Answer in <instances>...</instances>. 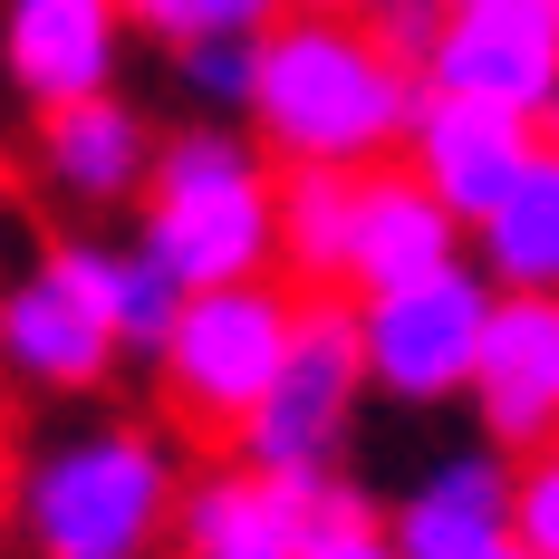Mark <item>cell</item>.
<instances>
[{"label": "cell", "mask_w": 559, "mask_h": 559, "mask_svg": "<svg viewBox=\"0 0 559 559\" xmlns=\"http://www.w3.org/2000/svg\"><path fill=\"white\" fill-rule=\"evenodd\" d=\"M425 68L377 39V20L347 10H280L251 39V107L241 126L271 145V165H386L415 135Z\"/></svg>", "instance_id": "obj_1"}, {"label": "cell", "mask_w": 559, "mask_h": 559, "mask_svg": "<svg viewBox=\"0 0 559 559\" xmlns=\"http://www.w3.org/2000/svg\"><path fill=\"white\" fill-rule=\"evenodd\" d=\"M183 453L145 415H87L20 453L10 531L29 559H165L183 521Z\"/></svg>", "instance_id": "obj_2"}, {"label": "cell", "mask_w": 559, "mask_h": 559, "mask_svg": "<svg viewBox=\"0 0 559 559\" xmlns=\"http://www.w3.org/2000/svg\"><path fill=\"white\" fill-rule=\"evenodd\" d=\"M135 241L165 261L183 289L280 271V165L241 116H193L165 126L155 174L135 193Z\"/></svg>", "instance_id": "obj_3"}, {"label": "cell", "mask_w": 559, "mask_h": 559, "mask_svg": "<svg viewBox=\"0 0 559 559\" xmlns=\"http://www.w3.org/2000/svg\"><path fill=\"white\" fill-rule=\"evenodd\" d=\"M289 329H299V280H280V271L213 280V289H183L174 337L145 377H155V395H165V415L183 435L231 444L251 425V405L271 395L280 357H289Z\"/></svg>", "instance_id": "obj_4"}, {"label": "cell", "mask_w": 559, "mask_h": 559, "mask_svg": "<svg viewBox=\"0 0 559 559\" xmlns=\"http://www.w3.org/2000/svg\"><path fill=\"white\" fill-rule=\"evenodd\" d=\"M367 337H357V299L347 289H299V329H289V357H280L271 395L251 405V425L231 435L241 463H261V473H289V483H319L337 473V453L357 435V415H367Z\"/></svg>", "instance_id": "obj_5"}, {"label": "cell", "mask_w": 559, "mask_h": 559, "mask_svg": "<svg viewBox=\"0 0 559 559\" xmlns=\"http://www.w3.org/2000/svg\"><path fill=\"white\" fill-rule=\"evenodd\" d=\"M492 299H502V280L483 271L473 251L444 261V271H425V280L367 289V299H357V337H367V377H377V395L405 405V415L463 405V395H473V367H483Z\"/></svg>", "instance_id": "obj_6"}, {"label": "cell", "mask_w": 559, "mask_h": 559, "mask_svg": "<svg viewBox=\"0 0 559 559\" xmlns=\"http://www.w3.org/2000/svg\"><path fill=\"white\" fill-rule=\"evenodd\" d=\"M116 367H126V337L107 329V309L58 271L49 251L0 289V377H10L20 395L78 405V395H107Z\"/></svg>", "instance_id": "obj_7"}, {"label": "cell", "mask_w": 559, "mask_h": 559, "mask_svg": "<svg viewBox=\"0 0 559 559\" xmlns=\"http://www.w3.org/2000/svg\"><path fill=\"white\" fill-rule=\"evenodd\" d=\"M425 87L540 126V107L559 97V0H444Z\"/></svg>", "instance_id": "obj_8"}, {"label": "cell", "mask_w": 559, "mask_h": 559, "mask_svg": "<svg viewBox=\"0 0 559 559\" xmlns=\"http://www.w3.org/2000/svg\"><path fill=\"white\" fill-rule=\"evenodd\" d=\"M155 145H165L155 116L126 87L68 97V107H29V174L68 213H135V193L155 174Z\"/></svg>", "instance_id": "obj_9"}, {"label": "cell", "mask_w": 559, "mask_h": 559, "mask_svg": "<svg viewBox=\"0 0 559 559\" xmlns=\"http://www.w3.org/2000/svg\"><path fill=\"white\" fill-rule=\"evenodd\" d=\"M463 415L511 463L559 444V289H502L492 299V329H483V367H473Z\"/></svg>", "instance_id": "obj_10"}, {"label": "cell", "mask_w": 559, "mask_h": 559, "mask_svg": "<svg viewBox=\"0 0 559 559\" xmlns=\"http://www.w3.org/2000/svg\"><path fill=\"white\" fill-rule=\"evenodd\" d=\"M126 39H135L126 0H0V78L20 107H68L116 87Z\"/></svg>", "instance_id": "obj_11"}, {"label": "cell", "mask_w": 559, "mask_h": 559, "mask_svg": "<svg viewBox=\"0 0 559 559\" xmlns=\"http://www.w3.org/2000/svg\"><path fill=\"white\" fill-rule=\"evenodd\" d=\"M473 251V223L453 213L444 193L425 183V174L386 155V165L357 174V223H347V299H367V289H395V280H425L463 261Z\"/></svg>", "instance_id": "obj_12"}, {"label": "cell", "mask_w": 559, "mask_h": 559, "mask_svg": "<svg viewBox=\"0 0 559 559\" xmlns=\"http://www.w3.org/2000/svg\"><path fill=\"white\" fill-rule=\"evenodd\" d=\"M531 155H540V126H531V116L473 107V97H444V87H425L415 135H405V165L425 174V183L444 193L463 223H483L511 183L531 174Z\"/></svg>", "instance_id": "obj_13"}, {"label": "cell", "mask_w": 559, "mask_h": 559, "mask_svg": "<svg viewBox=\"0 0 559 559\" xmlns=\"http://www.w3.org/2000/svg\"><path fill=\"white\" fill-rule=\"evenodd\" d=\"M174 550L183 559H309V483L223 453L183 483Z\"/></svg>", "instance_id": "obj_14"}, {"label": "cell", "mask_w": 559, "mask_h": 559, "mask_svg": "<svg viewBox=\"0 0 559 559\" xmlns=\"http://www.w3.org/2000/svg\"><path fill=\"white\" fill-rule=\"evenodd\" d=\"M405 559H483L492 540H511V453L502 444H453L435 453L386 511Z\"/></svg>", "instance_id": "obj_15"}, {"label": "cell", "mask_w": 559, "mask_h": 559, "mask_svg": "<svg viewBox=\"0 0 559 559\" xmlns=\"http://www.w3.org/2000/svg\"><path fill=\"white\" fill-rule=\"evenodd\" d=\"M49 261L97 309H107V329L126 337V367H155L165 357V337H174V309H183V280L126 231V241H97V231H68V241H49Z\"/></svg>", "instance_id": "obj_16"}, {"label": "cell", "mask_w": 559, "mask_h": 559, "mask_svg": "<svg viewBox=\"0 0 559 559\" xmlns=\"http://www.w3.org/2000/svg\"><path fill=\"white\" fill-rule=\"evenodd\" d=\"M367 165H280V280L347 289V223Z\"/></svg>", "instance_id": "obj_17"}, {"label": "cell", "mask_w": 559, "mask_h": 559, "mask_svg": "<svg viewBox=\"0 0 559 559\" xmlns=\"http://www.w3.org/2000/svg\"><path fill=\"white\" fill-rule=\"evenodd\" d=\"M473 261L502 289H559V145L540 135L531 174L473 223Z\"/></svg>", "instance_id": "obj_18"}, {"label": "cell", "mask_w": 559, "mask_h": 559, "mask_svg": "<svg viewBox=\"0 0 559 559\" xmlns=\"http://www.w3.org/2000/svg\"><path fill=\"white\" fill-rule=\"evenodd\" d=\"M135 10V39H155V49H193V39H261L289 0H126Z\"/></svg>", "instance_id": "obj_19"}, {"label": "cell", "mask_w": 559, "mask_h": 559, "mask_svg": "<svg viewBox=\"0 0 559 559\" xmlns=\"http://www.w3.org/2000/svg\"><path fill=\"white\" fill-rule=\"evenodd\" d=\"M309 559H405L386 531V511L367 502L347 473H319L309 483Z\"/></svg>", "instance_id": "obj_20"}, {"label": "cell", "mask_w": 559, "mask_h": 559, "mask_svg": "<svg viewBox=\"0 0 559 559\" xmlns=\"http://www.w3.org/2000/svg\"><path fill=\"white\" fill-rule=\"evenodd\" d=\"M174 87L203 116H241L251 107V39H193V49H174Z\"/></svg>", "instance_id": "obj_21"}, {"label": "cell", "mask_w": 559, "mask_h": 559, "mask_svg": "<svg viewBox=\"0 0 559 559\" xmlns=\"http://www.w3.org/2000/svg\"><path fill=\"white\" fill-rule=\"evenodd\" d=\"M511 531L531 559H559V444L511 463Z\"/></svg>", "instance_id": "obj_22"}, {"label": "cell", "mask_w": 559, "mask_h": 559, "mask_svg": "<svg viewBox=\"0 0 559 559\" xmlns=\"http://www.w3.org/2000/svg\"><path fill=\"white\" fill-rule=\"evenodd\" d=\"M367 20H377V39H386L395 58L425 68V58H435V29H444V0H377Z\"/></svg>", "instance_id": "obj_23"}, {"label": "cell", "mask_w": 559, "mask_h": 559, "mask_svg": "<svg viewBox=\"0 0 559 559\" xmlns=\"http://www.w3.org/2000/svg\"><path fill=\"white\" fill-rule=\"evenodd\" d=\"M289 10H347V20H367L377 0H289Z\"/></svg>", "instance_id": "obj_24"}, {"label": "cell", "mask_w": 559, "mask_h": 559, "mask_svg": "<svg viewBox=\"0 0 559 559\" xmlns=\"http://www.w3.org/2000/svg\"><path fill=\"white\" fill-rule=\"evenodd\" d=\"M483 559H531V550H521V531H511V540H492V550H483Z\"/></svg>", "instance_id": "obj_25"}, {"label": "cell", "mask_w": 559, "mask_h": 559, "mask_svg": "<svg viewBox=\"0 0 559 559\" xmlns=\"http://www.w3.org/2000/svg\"><path fill=\"white\" fill-rule=\"evenodd\" d=\"M540 135H550V145H559V97H550V107H540Z\"/></svg>", "instance_id": "obj_26"}, {"label": "cell", "mask_w": 559, "mask_h": 559, "mask_svg": "<svg viewBox=\"0 0 559 559\" xmlns=\"http://www.w3.org/2000/svg\"><path fill=\"white\" fill-rule=\"evenodd\" d=\"M0 223H10V155H0Z\"/></svg>", "instance_id": "obj_27"}]
</instances>
